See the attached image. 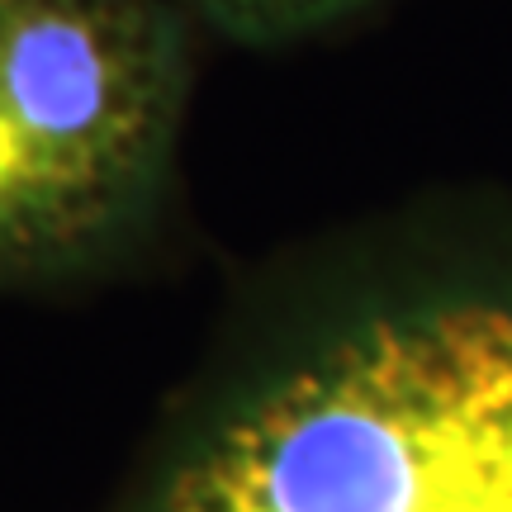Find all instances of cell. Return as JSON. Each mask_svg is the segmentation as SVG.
Instances as JSON below:
<instances>
[{"mask_svg":"<svg viewBox=\"0 0 512 512\" xmlns=\"http://www.w3.org/2000/svg\"><path fill=\"white\" fill-rule=\"evenodd\" d=\"M152 512H512V290L437 294L332 332Z\"/></svg>","mask_w":512,"mask_h":512,"instance_id":"1","label":"cell"},{"mask_svg":"<svg viewBox=\"0 0 512 512\" xmlns=\"http://www.w3.org/2000/svg\"><path fill=\"white\" fill-rule=\"evenodd\" d=\"M190 86L171 0H0V285L76 271L152 214Z\"/></svg>","mask_w":512,"mask_h":512,"instance_id":"2","label":"cell"},{"mask_svg":"<svg viewBox=\"0 0 512 512\" xmlns=\"http://www.w3.org/2000/svg\"><path fill=\"white\" fill-rule=\"evenodd\" d=\"M171 5L242 48H285L361 15L380 0H171Z\"/></svg>","mask_w":512,"mask_h":512,"instance_id":"3","label":"cell"}]
</instances>
